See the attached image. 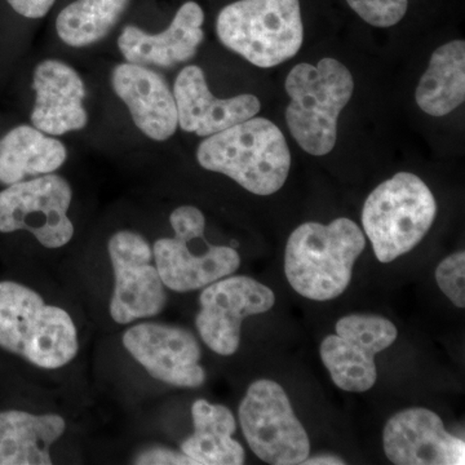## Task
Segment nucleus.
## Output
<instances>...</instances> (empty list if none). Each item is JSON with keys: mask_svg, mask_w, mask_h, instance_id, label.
<instances>
[{"mask_svg": "<svg viewBox=\"0 0 465 465\" xmlns=\"http://www.w3.org/2000/svg\"><path fill=\"white\" fill-rule=\"evenodd\" d=\"M365 247V232L347 217L329 225L305 223L287 241L284 274L299 295L329 302L348 289L354 264Z\"/></svg>", "mask_w": 465, "mask_h": 465, "instance_id": "f257e3e1", "label": "nucleus"}, {"mask_svg": "<svg viewBox=\"0 0 465 465\" xmlns=\"http://www.w3.org/2000/svg\"><path fill=\"white\" fill-rule=\"evenodd\" d=\"M436 281L440 290L455 307H465L464 251H458L440 262L436 269Z\"/></svg>", "mask_w": 465, "mask_h": 465, "instance_id": "393cba45", "label": "nucleus"}, {"mask_svg": "<svg viewBox=\"0 0 465 465\" xmlns=\"http://www.w3.org/2000/svg\"><path fill=\"white\" fill-rule=\"evenodd\" d=\"M33 88L36 94L34 127L51 136H61L87 125L84 84L72 66L58 60L42 61L34 70Z\"/></svg>", "mask_w": 465, "mask_h": 465, "instance_id": "f3484780", "label": "nucleus"}, {"mask_svg": "<svg viewBox=\"0 0 465 465\" xmlns=\"http://www.w3.org/2000/svg\"><path fill=\"white\" fill-rule=\"evenodd\" d=\"M349 7L376 27H391L405 17L409 0H347Z\"/></svg>", "mask_w": 465, "mask_h": 465, "instance_id": "b1692460", "label": "nucleus"}, {"mask_svg": "<svg viewBox=\"0 0 465 465\" xmlns=\"http://www.w3.org/2000/svg\"><path fill=\"white\" fill-rule=\"evenodd\" d=\"M203 9L195 2L183 3L164 32L145 33L137 26H125L118 39L125 61L137 65L171 67L195 56L204 38Z\"/></svg>", "mask_w": 465, "mask_h": 465, "instance_id": "a211bd4d", "label": "nucleus"}, {"mask_svg": "<svg viewBox=\"0 0 465 465\" xmlns=\"http://www.w3.org/2000/svg\"><path fill=\"white\" fill-rule=\"evenodd\" d=\"M194 432L183 440L180 450L197 465H241L246 452L232 434L237 421L231 409L197 400L192 406Z\"/></svg>", "mask_w": 465, "mask_h": 465, "instance_id": "aec40b11", "label": "nucleus"}, {"mask_svg": "<svg viewBox=\"0 0 465 465\" xmlns=\"http://www.w3.org/2000/svg\"><path fill=\"white\" fill-rule=\"evenodd\" d=\"M67 158L65 145L32 125H18L0 140V183L54 173Z\"/></svg>", "mask_w": 465, "mask_h": 465, "instance_id": "412c9836", "label": "nucleus"}, {"mask_svg": "<svg viewBox=\"0 0 465 465\" xmlns=\"http://www.w3.org/2000/svg\"><path fill=\"white\" fill-rule=\"evenodd\" d=\"M134 464L137 465H197L182 450L164 448V446H153L137 452L134 458Z\"/></svg>", "mask_w": 465, "mask_h": 465, "instance_id": "a878e982", "label": "nucleus"}, {"mask_svg": "<svg viewBox=\"0 0 465 465\" xmlns=\"http://www.w3.org/2000/svg\"><path fill=\"white\" fill-rule=\"evenodd\" d=\"M238 418L253 454L272 465L302 464L311 455L307 430L278 382L260 379L250 385Z\"/></svg>", "mask_w": 465, "mask_h": 465, "instance_id": "6e6552de", "label": "nucleus"}, {"mask_svg": "<svg viewBox=\"0 0 465 465\" xmlns=\"http://www.w3.org/2000/svg\"><path fill=\"white\" fill-rule=\"evenodd\" d=\"M112 85L145 136L155 142L173 136L179 127L176 101L163 76L148 66L124 63L113 70Z\"/></svg>", "mask_w": 465, "mask_h": 465, "instance_id": "dca6fc26", "label": "nucleus"}, {"mask_svg": "<svg viewBox=\"0 0 465 465\" xmlns=\"http://www.w3.org/2000/svg\"><path fill=\"white\" fill-rule=\"evenodd\" d=\"M131 0H75L58 15L61 41L81 48L105 38L122 17Z\"/></svg>", "mask_w": 465, "mask_h": 465, "instance_id": "5701e85b", "label": "nucleus"}, {"mask_svg": "<svg viewBox=\"0 0 465 465\" xmlns=\"http://www.w3.org/2000/svg\"><path fill=\"white\" fill-rule=\"evenodd\" d=\"M170 223L173 237L161 238L153 246L155 265L168 290L192 292L240 269L237 250L211 244L204 237L206 219L200 208L177 207Z\"/></svg>", "mask_w": 465, "mask_h": 465, "instance_id": "0eeeda50", "label": "nucleus"}, {"mask_svg": "<svg viewBox=\"0 0 465 465\" xmlns=\"http://www.w3.org/2000/svg\"><path fill=\"white\" fill-rule=\"evenodd\" d=\"M131 357L155 381L176 388H200L206 381L200 341L173 324L140 322L122 336Z\"/></svg>", "mask_w": 465, "mask_h": 465, "instance_id": "ddd939ff", "label": "nucleus"}, {"mask_svg": "<svg viewBox=\"0 0 465 465\" xmlns=\"http://www.w3.org/2000/svg\"><path fill=\"white\" fill-rule=\"evenodd\" d=\"M384 452L396 465H463L465 442L449 433L442 419L424 407L391 416L382 434Z\"/></svg>", "mask_w": 465, "mask_h": 465, "instance_id": "4468645a", "label": "nucleus"}, {"mask_svg": "<svg viewBox=\"0 0 465 465\" xmlns=\"http://www.w3.org/2000/svg\"><path fill=\"white\" fill-rule=\"evenodd\" d=\"M198 163L231 177L256 195L280 191L289 177L291 153L282 131L266 118H252L211 134L200 143Z\"/></svg>", "mask_w": 465, "mask_h": 465, "instance_id": "7ed1b4c3", "label": "nucleus"}, {"mask_svg": "<svg viewBox=\"0 0 465 465\" xmlns=\"http://www.w3.org/2000/svg\"><path fill=\"white\" fill-rule=\"evenodd\" d=\"M302 464L307 465H344L345 461L341 458L333 457V455H320V457L307 458Z\"/></svg>", "mask_w": 465, "mask_h": 465, "instance_id": "cd10ccee", "label": "nucleus"}, {"mask_svg": "<svg viewBox=\"0 0 465 465\" xmlns=\"http://www.w3.org/2000/svg\"><path fill=\"white\" fill-rule=\"evenodd\" d=\"M415 100L425 114L445 116L465 100V43L452 41L433 52L416 87Z\"/></svg>", "mask_w": 465, "mask_h": 465, "instance_id": "4be33fe9", "label": "nucleus"}, {"mask_svg": "<svg viewBox=\"0 0 465 465\" xmlns=\"http://www.w3.org/2000/svg\"><path fill=\"white\" fill-rule=\"evenodd\" d=\"M114 275L110 317L118 324H133L162 313L167 304L164 286L149 242L139 232L119 231L108 242Z\"/></svg>", "mask_w": 465, "mask_h": 465, "instance_id": "9d476101", "label": "nucleus"}, {"mask_svg": "<svg viewBox=\"0 0 465 465\" xmlns=\"http://www.w3.org/2000/svg\"><path fill=\"white\" fill-rule=\"evenodd\" d=\"M437 216V202L414 173H399L367 197L362 225L376 259L384 264L414 250Z\"/></svg>", "mask_w": 465, "mask_h": 465, "instance_id": "423d86ee", "label": "nucleus"}, {"mask_svg": "<svg viewBox=\"0 0 465 465\" xmlns=\"http://www.w3.org/2000/svg\"><path fill=\"white\" fill-rule=\"evenodd\" d=\"M0 348L38 369H63L78 356V327L66 309L48 304L25 284L3 281Z\"/></svg>", "mask_w": 465, "mask_h": 465, "instance_id": "f03ea898", "label": "nucleus"}, {"mask_svg": "<svg viewBox=\"0 0 465 465\" xmlns=\"http://www.w3.org/2000/svg\"><path fill=\"white\" fill-rule=\"evenodd\" d=\"M15 11L27 18H42L50 12L54 0H7Z\"/></svg>", "mask_w": 465, "mask_h": 465, "instance_id": "bb28decb", "label": "nucleus"}, {"mask_svg": "<svg viewBox=\"0 0 465 465\" xmlns=\"http://www.w3.org/2000/svg\"><path fill=\"white\" fill-rule=\"evenodd\" d=\"M179 125L185 133L208 137L259 114L262 104L255 94L217 99L208 88L201 67H183L173 84Z\"/></svg>", "mask_w": 465, "mask_h": 465, "instance_id": "2eb2a0df", "label": "nucleus"}, {"mask_svg": "<svg viewBox=\"0 0 465 465\" xmlns=\"http://www.w3.org/2000/svg\"><path fill=\"white\" fill-rule=\"evenodd\" d=\"M335 330L320 348L321 360L333 384L356 393L371 390L378 379L376 354L396 341L397 327L376 314H351L341 318Z\"/></svg>", "mask_w": 465, "mask_h": 465, "instance_id": "9b49d317", "label": "nucleus"}, {"mask_svg": "<svg viewBox=\"0 0 465 465\" xmlns=\"http://www.w3.org/2000/svg\"><path fill=\"white\" fill-rule=\"evenodd\" d=\"M291 103L286 109L290 134L308 154H329L338 139V121L354 91L347 66L335 58H322L317 65L299 64L284 84Z\"/></svg>", "mask_w": 465, "mask_h": 465, "instance_id": "20e7f679", "label": "nucleus"}, {"mask_svg": "<svg viewBox=\"0 0 465 465\" xmlns=\"http://www.w3.org/2000/svg\"><path fill=\"white\" fill-rule=\"evenodd\" d=\"M72 201V186L58 174L12 183L0 192V232L26 231L45 249L65 247L75 232Z\"/></svg>", "mask_w": 465, "mask_h": 465, "instance_id": "1a4fd4ad", "label": "nucleus"}, {"mask_svg": "<svg viewBox=\"0 0 465 465\" xmlns=\"http://www.w3.org/2000/svg\"><path fill=\"white\" fill-rule=\"evenodd\" d=\"M274 304V292L265 284L247 275H228L202 290L195 327L211 351L232 356L240 348L243 321Z\"/></svg>", "mask_w": 465, "mask_h": 465, "instance_id": "f8f14e48", "label": "nucleus"}, {"mask_svg": "<svg viewBox=\"0 0 465 465\" xmlns=\"http://www.w3.org/2000/svg\"><path fill=\"white\" fill-rule=\"evenodd\" d=\"M66 432L58 414L0 412V465H51V449Z\"/></svg>", "mask_w": 465, "mask_h": 465, "instance_id": "6ab92c4d", "label": "nucleus"}, {"mask_svg": "<svg viewBox=\"0 0 465 465\" xmlns=\"http://www.w3.org/2000/svg\"><path fill=\"white\" fill-rule=\"evenodd\" d=\"M220 41L252 65L273 67L298 54L304 41L299 0H238L216 21Z\"/></svg>", "mask_w": 465, "mask_h": 465, "instance_id": "39448f33", "label": "nucleus"}]
</instances>
